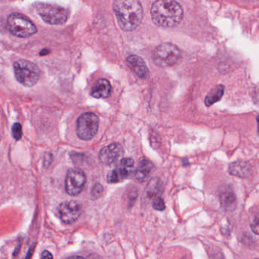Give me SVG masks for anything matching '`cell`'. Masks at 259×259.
I'll return each instance as SVG.
<instances>
[{
  "label": "cell",
  "mask_w": 259,
  "mask_h": 259,
  "mask_svg": "<svg viewBox=\"0 0 259 259\" xmlns=\"http://www.w3.org/2000/svg\"><path fill=\"white\" fill-rule=\"evenodd\" d=\"M7 28L10 34L18 37H29L37 32L35 25L27 16L12 13L7 19Z\"/></svg>",
  "instance_id": "5b68a950"
},
{
  "label": "cell",
  "mask_w": 259,
  "mask_h": 259,
  "mask_svg": "<svg viewBox=\"0 0 259 259\" xmlns=\"http://www.w3.org/2000/svg\"><path fill=\"white\" fill-rule=\"evenodd\" d=\"M135 161L131 157L123 158L119 161L115 169L110 171L107 175L109 183H118L124 181L134 172Z\"/></svg>",
  "instance_id": "30bf717a"
},
{
  "label": "cell",
  "mask_w": 259,
  "mask_h": 259,
  "mask_svg": "<svg viewBox=\"0 0 259 259\" xmlns=\"http://www.w3.org/2000/svg\"><path fill=\"white\" fill-rule=\"evenodd\" d=\"M87 177L85 174L78 168H72L68 170L65 180V189L68 195L77 196L85 186Z\"/></svg>",
  "instance_id": "ba28073f"
},
{
  "label": "cell",
  "mask_w": 259,
  "mask_h": 259,
  "mask_svg": "<svg viewBox=\"0 0 259 259\" xmlns=\"http://www.w3.org/2000/svg\"><path fill=\"white\" fill-rule=\"evenodd\" d=\"M250 227L253 233L259 235V214L253 217L252 221L250 223Z\"/></svg>",
  "instance_id": "7402d4cb"
},
{
  "label": "cell",
  "mask_w": 259,
  "mask_h": 259,
  "mask_svg": "<svg viewBox=\"0 0 259 259\" xmlns=\"http://www.w3.org/2000/svg\"><path fill=\"white\" fill-rule=\"evenodd\" d=\"M154 167L152 162L148 159L142 158L139 161V165L135 171V178L139 183H143L150 177Z\"/></svg>",
  "instance_id": "5bb4252c"
},
{
  "label": "cell",
  "mask_w": 259,
  "mask_h": 259,
  "mask_svg": "<svg viewBox=\"0 0 259 259\" xmlns=\"http://www.w3.org/2000/svg\"><path fill=\"white\" fill-rule=\"evenodd\" d=\"M57 212L60 220L64 224H70L75 222L82 213V205L75 200L64 201L57 207Z\"/></svg>",
  "instance_id": "9c48e42d"
},
{
  "label": "cell",
  "mask_w": 259,
  "mask_h": 259,
  "mask_svg": "<svg viewBox=\"0 0 259 259\" xmlns=\"http://www.w3.org/2000/svg\"><path fill=\"white\" fill-rule=\"evenodd\" d=\"M230 175L239 178L245 179L249 177L251 172V166L249 163L245 161H235L230 163L228 168Z\"/></svg>",
  "instance_id": "9a60e30c"
},
{
  "label": "cell",
  "mask_w": 259,
  "mask_h": 259,
  "mask_svg": "<svg viewBox=\"0 0 259 259\" xmlns=\"http://www.w3.org/2000/svg\"><path fill=\"white\" fill-rule=\"evenodd\" d=\"M257 134L259 135V115L257 116Z\"/></svg>",
  "instance_id": "d4e9b609"
},
{
  "label": "cell",
  "mask_w": 259,
  "mask_h": 259,
  "mask_svg": "<svg viewBox=\"0 0 259 259\" xmlns=\"http://www.w3.org/2000/svg\"><path fill=\"white\" fill-rule=\"evenodd\" d=\"M111 92L112 86L110 81L105 78H101L94 84L91 91V95L97 99H102L108 98Z\"/></svg>",
  "instance_id": "4fadbf2b"
},
{
  "label": "cell",
  "mask_w": 259,
  "mask_h": 259,
  "mask_svg": "<svg viewBox=\"0 0 259 259\" xmlns=\"http://www.w3.org/2000/svg\"><path fill=\"white\" fill-rule=\"evenodd\" d=\"M103 192H104V188H103L102 185L97 183L92 189V197L95 198H99L102 195Z\"/></svg>",
  "instance_id": "44dd1931"
},
{
  "label": "cell",
  "mask_w": 259,
  "mask_h": 259,
  "mask_svg": "<svg viewBox=\"0 0 259 259\" xmlns=\"http://www.w3.org/2000/svg\"><path fill=\"white\" fill-rule=\"evenodd\" d=\"M12 134L15 140L19 141L22 137V126L19 122L13 124L12 127Z\"/></svg>",
  "instance_id": "d6986e66"
},
{
  "label": "cell",
  "mask_w": 259,
  "mask_h": 259,
  "mask_svg": "<svg viewBox=\"0 0 259 259\" xmlns=\"http://www.w3.org/2000/svg\"><path fill=\"white\" fill-rule=\"evenodd\" d=\"M37 14L46 23L51 25H64L68 20L67 10L59 6L39 4L36 7Z\"/></svg>",
  "instance_id": "8992f818"
},
{
  "label": "cell",
  "mask_w": 259,
  "mask_h": 259,
  "mask_svg": "<svg viewBox=\"0 0 259 259\" xmlns=\"http://www.w3.org/2000/svg\"><path fill=\"white\" fill-rule=\"evenodd\" d=\"M221 207L227 211H233L236 207V196L231 189H226L220 194Z\"/></svg>",
  "instance_id": "2e32d148"
},
{
  "label": "cell",
  "mask_w": 259,
  "mask_h": 259,
  "mask_svg": "<svg viewBox=\"0 0 259 259\" xmlns=\"http://www.w3.org/2000/svg\"><path fill=\"white\" fill-rule=\"evenodd\" d=\"M98 116L92 112H87L81 114L77 121V135L81 140H92L98 133Z\"/></svg>",
  "instance_id": "52a82bcc"
},
{
  "label": "cell",
  "mask_w": 259,
  "mask_h": 259,
  "mask_svg": "<svg viewBox=\"0 0 259 259\" xmlns=\"http://www.w3.org/2000/svg\"><path fill=\"white\" fill-rule=\"evenodd\" d=\"M181 55L178 47L171 43H163L156 47L153 51L152 59L156 66L167 68L177 64Z\"/></svg>",
  "instance_id": "277c9868"
},
{
  "label": "cell",
  "mask_w": 259,
  "mask_h": 259,
  "mask_svg": "<svg viewBox=\"0 0 259 259\" xmlns=\"http://www.w3.org/2000/svg\"><path fill=\"white\" fill-rule=\"evenodd\" d=\"M153 22L161 28H174L180 25L183 19L181 6L172 0H158L151 6Z\"/></svg>",
  "instance_id": "6da1fadb"
},
{
  "label": "cell",
  "mask_w": 259,
  "mask_h": 259,
  "mask_svg": "<svg viewBox=\"0 0 259 259\" xmlns=\"http://www.w3.org/2000/svg\"><path fill=\"white\" fill-rule=\"evenodd\" d=\"M126 63L130 69L142 79H146L149 75V70L145 61L137 55L128 56L126 58Z\"/></svg>",
  "instance_id": "7c38bea8"
},
{
  "label": "cell",
  "mask_w": 259,
  "mask_h": 259,
  "mask_svg": "<svg viewBox=\"0 0 259 259\" xmlns=\"http://www.w3.org/2000/svg\"><path fill=\"white\" fill-rule=\"evenodd\" d=\"M152 207L154 210H160V211H162V210L166 208L164 201H163V200L161 198H160V197H157V198H154L152 202Z\"/></svg>",
  "instance_id": "ffe728a7"
},
{
  "label": "cell",
  "mask_w": 259,
  "mask_h": 259,
  "mask_svg": "<svg viewBox=\"0 0 259 259\" xmlns=\"http://www.w3.org/2000/svg\"><path fill=\"white\" fill-rule=\"evenodd\" d=\"M224 86L222 85V84L217 85L206 96L205 99H204V104H205L207 107H210V106L214 104L215 103L221 101L222 99L223 96H224Z\"/></svg>",
  "instance_id": "e0dca14e"
},
{
  "label": "cell",
  "mask_w": 259,
  "mask_h": 259,
  "mask_svg": "<svg viewBox=\"0 0 259 259\" xmlns=\"http://www.w3.org/2000/svg\"><path fill=\"white\" fill-rule=\"evenodd\" d=\"M67 259H85L84 257H81V256L75 255L72 256V257H68Z\"/></svg>",
  "instance_id": "cb8c5ba5"
},
{
  "label": "cell",
  "mask_w": 259,
  "mask_h": 259,
  "mask_svg": "<svg viewBox=\"0 0 259 259\" xmlns=\"http://www.w3.org/2000/svg\"><path fill=\"white\" fill-rule=\"evenodd\" d=\"M113 9L118 24L124 31H134L143 19V9L137 0H116Z\"/></svg>",
  "instance_id": "7a4b0ae2"
},
{
  "label": "cell",
  "mask_w": 259,
  "mask_h": 259,
  "mask_svg": "<svg viewBox=\"0 0 259 259\" xmlns=\"http://www.w3.org/2000/svg\"><path fill=\"white\" fill-rule=\"evenodd\" d=\"M15 76L22 85L33 87L40 78V72L37 65L26 60H19L13 64Z\"/></svg>",
  "instance_id": "3957f363"
},
{
  "label": "cell",
  "mask_w": 259,
  "mask_h": 259,
  "mask_svg": "<svg viewBox=\"0 0 259 259\" xmlns=\"http://www.w3.org/2000/svg\"><path fill=\"white\" fill-rule=\"evenodd\" d=\"M162 184L161 182L158 179H153L151 180L148 186V194L149 196L155 197L161 192Z\"/></svg>",
  "instance_id": "ac0fdd59"
},
{
  "label": "cell",
  "mask_w": 259,
  "mask_h": 259,
  "mask_svg": "<svg viewBox=\"0 0 259 259\" xmlns=\"http://www.w3.org/2000/svg\"><path fill=\"white\" fill-rule=\"evenodd\" d=\"M124 154L123 147L119 143H113L102 148L100 151V161L105 165H111L117 161Z\"/></svg>",
  "instance_id": "8fae6325"
},
{
  "label": "cell",
  "mask_w": 259,
  "mask_h": 259,
  "mask_svg": "<svg viewBox=\"0 0 259 259\" xmlns=\"http://www.w3.org/2000/svg\"><path fill=\"white\" fill-rule=\"evenodd\" d=\"M40 259H54V256H53L52 253L51 251L45 250V251L41 253Z\"/></svg>",
  "instance_id": "603a6c76"
}]
</instances>
